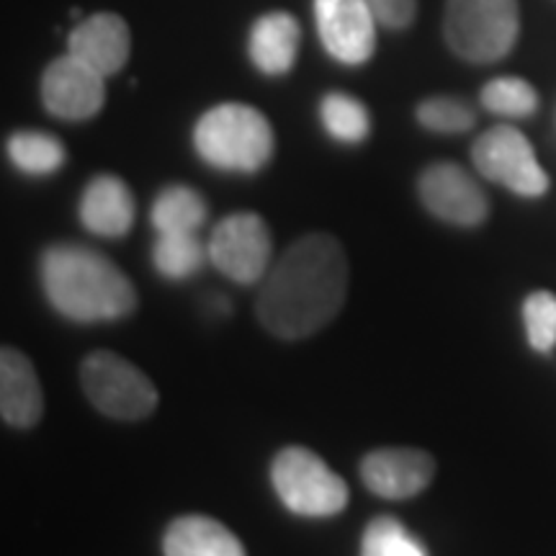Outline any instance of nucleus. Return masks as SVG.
I'll return each mask as SVG.
<instances>
[{
	"label": "nucleus",
	"mask_w": 556,
	"mask_h": 556,
	"mask_svg": "<svg viewBox=\"0 0 556 556\" xmlns=\"http://www.w3.org/2000/svg\"><path fill=\"white\" fill-rule=\"evenodd\" d=\"M351 266L345 248L330 232H309L278 255L261 281L255 315L270 336L304 340L340 315Z\"/></svg>",
	"instance_id": "obj_1"
},
{
	"label": "nucleus",
	"mask_w": 556,
	"mask_h": 556,
	"mask_svg": "<svg viewBox=\"0 0 556 556\" xmlns=\"http://www.w3.org/2000/svg\"><path fill=\"white\" fill-rule=\"evenodd\" d=\"M39 278L47 302L73 323H114L137 309V289L129 276L99 250L78 242L47 248Z\"/></svg>",
	"instance_id": "obj_2"
},
{
	"label": "nucleus",
	"mask_w": 556,
	"mask_h": 556,
	"mask_svg": "<svg viewBox=\"0 0 556 556\" xmlns=\"http://www.w3.org/2000/svg\"><path fill=\"white\" fill-rule=\"evenodd\" d=\"M193 148L217 170L258 173L274 157L276 137L263 111L229 101L201 114L193 127Z\"/></svg>",
	"instance_id": "obj_3"
},
{
	"label": "nucleus",
	"mask_w": 556,
	"mask_h": 556,
	"mask_svg": "<svg viewBox=\"0 0 556 556\" xmlns=\"http://www.w3.org/2000/svg\"><path fill=\"white\" fill-rule=\"evenodd\" d=\"M520 34L518 0H446L443 39L458 60L490 65L507 58Z\"/></svg>",
	"instance_id": "obj_4"
},
{
	"label": "nucleus",
	"mask_w": 556,
	"mask_h": 556,
	"mask_svg": "<svg viewBox=\"0 0 556 556\" xmlns=\"http://www.w3.org/2000/svg\"><path fill=\"white\" fill-rule=\"evenodd\" d=\"M270 482L278 500L302 518H332L351 500L345 479L304 446L278 451L270 464Z\"/></svg>",
	"instance_id": "obj_5"
},
{
	"label": "nucleus",
	"mask_w": 556,
	"mask_h": 556,
	"mask_svg": "<svg viewBox=\"0 0 556 556\" xmlns=\"http://www.w3.org/2000/svg\"><path fill=\"white\" fill-rule=\"evenodd\" d=\"M80 387L99 413L124 422L144 420L160 402L148 374L114 351H93L83 358Z\"/></svg>",
	"instance_id": "obj_6"
},
{
	"label": "nucleus",
	"mask_w": 556,
	"mask_h": 556,
	"mask_svg": "<svg viewBox=\"0 0 556 556\" xmlns=\"http://www.w3.org/2000/svg\"><path fill=\"white\" fill-rule=\"evenodd\" d=\"M208 261L229 281L242 287L261 283L274 266V240L266 219L253 212H238L222 219L208 240Z\"/></svg>",
	"instance_id": "obj_7"
},
{
	"label": "nucleus",
	"mask_w": 556,
	"mask_h": 556,
	"mask_svg": "<svg viewBox=\"0 0 556 556\" xmlns=\"http://www.w3.org/2000/svg\"><path fill=\"white\" fill-rule=\"evenodd\" d=\"M471 160L484 178L518 197L536 199L548 191V176L539 165L533 144L516 127L500 124L486 129L471 148Z\"/></svg>",
	"instance_id": "obj_8"
},
{
	"label": "nucleus",
	"mask_w": 556,
	"mask_h": 556,
	"mask_svg": "<svg viewBox=\"0 0 556 556\" xmlns=\"http://www.w3.org/2000/svg\"><path fill=\"white\" fill-rule=\"evenodd\" d=\"M41 103L62 122H88L106 103V78L67 52L41 75Z\"/></svg>",
	"instance_id": "obj_9"
},
{
	"label": "nucleus",
	"mask_w": 556,
	"mask_h": 556,
	"mask_svg": "<svg viewBox=\"0 0 556 556\" xmlns=\"http://www.w3.org/2000/svg\"><path fill=\"white\" fill-rule=\"evenodd\" d=\"M323 47L340 65H364L377 52V18L366 0H315Z\"/></svg>",
	"instance_id": "obj_10"
},
{
	"label": "nucleus",
	"mask_w": 556,
	"mask_h": 556,
	"mask_svg": "<svg viewBox=\"0 0 556 556\" xmlns=\"http://www.w3.org/2000/svg\"><path fill=\"white\" fill-rule=\"evenodd\" d=\"M422 206L433 217L456 227H477L490 214V201L479 184L456 163H433L417 178Z\"/></svg>",
	"instance_id": "obj_11"
},
{
	"label": "nucleus",
	"mask_w": 556,
	"mask_h": 556,
	"mask_svg": "<svg viewBox=\"0 0 556 556\" xmlns=\"http://www.w3.org/2000/svg\"><path fill=\"white\" fill-rule=\"evenodd\" d=\"M366 490L384 500H409L428 490L435 477V458L428 451L389 446L377 448L361 462Z\"/></svg>",
	"instance_id": "obj_12"
},
{
	"label": "nucleus",
	"mask_w": 556,
	"mask_h": 556,
	"mask_svg": "<svg viewBox=\"0 0 556 556\" xmlns=\"http://www.w3.org/2000/svg\"><path fill=\"white\" fill-rule=\"evenodd\" d=\"M67 52L101 73L103 78L122 73L131 54L127 21L119 13H93L70 31Z\"/></svg>",
	"instance_id": "obj_13"
},
{
	"label": "nucleus",
	"mask_w": 556,
	"mask_h": 556,
	"mask_svg": "<svg viewBox=\"0 0 556 556\" xmlns=\"http://www.w3.org/2000/svg\"><path fill=\"white\" fill-rule=\"evenodd\" d=\"M137 204L129 186L119 176L101 173L83 189L78 217L88 232L99 238H124L135 225Z\"/></svg>",
	"instance_id": "obj_14"
},
{
	"label": "nucleus",
	"mask_w": 556,
	"mask_h": 556,
	"mask_svg": "<svg viewBox=\"0 0 556 556\" xmlns=\"http://www.w3.org/2000/svg\"><path fill=\"white\" fill-rule=\"evenodd\" d=\"M0 415L11 428H34L45 415L37 368L18 348L0 351Z\"/></svg>",
	"instance_id": "obj_15"
},
{
	"label": "nucleus",
	"mask_w": 556,
	"mask_h": 556,
	"mask_svg": "<svg viewBox=\"0 0 556 556\" xmlns=\"http://www.w3.org/2000/svg\"><path fill=\"white\" fill-rule=\"evenodd\" d=\"M302 47V26L287 11L263 13L253 21L248 37V54L255 70L268 78L287 75L299 58Z\"/></svg>",
	"instance_id": "obj_16"
},
{
	"label": "nucleus",
	"mask_w": 556,
	"mask_h": 556,
	"mask_svg": "<svg viewBox=\"0 0 556 556\" xmlns=\"http://www.w3.org/2000/svg\"><path fill=\"white\" fill-rule=\"evenodd\" d=\"M165 556H245L240 539L208 516H180L163 536Z\"/></svg>",
	"instance_id": "obj_17"
},
{
	"label": "nucleus",
	"mask_w": 556,
	"mask_h": 556,
	"mask_svg": "<svg viewBox=\"0 0 556 556\" xmlns=\"http://www.w3.org/2000/svg\"><path fill=\"white\" fill-rule=\"evenodd\" d=\"M150 222L157 235L197 232L206 222V201L191 186H165L155 197V201H152Z\"/></svg>",
	"instance_id": "obj_18"
},
{
	"label": "nucleus",
	"mask_w": 556,
	"mask_h": 556,
	"mask_svg": "<svg viewBox=\"0 0 556 556\" xmlns=\"http://www.w3.org/2000/svg\"><path fill=\"white\" fill-rule=\"evenodd\" d=\"M9 157L26 176H52L67 160L65 144L39 129H21L9 139Z\"/></svg>",
	"instance_id": "obj_19"
},
{
	"label": "nucleus",
	"mask_w": 556,
	"mask_h": 556,
	"mask_svg": "<svg viewBox=\"0 0 556 556\" xmlns=\"http://www.w3.org/2000/svg\"><path fill=\"white\" fill-rule=\"evenodd\" d=\"M208 258V248L201 245L197 232L157 235L152 245V266L168 281H186L197 276L204 261Z\"/></svg>",
	"instance_id": "obj_20"
},
{
	"label": "nucleus",
	"mask_w": 556,
	"mask_h": 556,
	"mask_svg": "<svg viewBox=\"0 0 556 556\" xmlns=\"http://www.w3.org/2000/svg\"><path fill=\"white\" fill-rule=\"evenodd\" d=\"M319 122L332 139L345 144H361L371 131V116H368L364 101L340 93V90H330L323 96Z\"/></svg>",
	"instance_id": "obj_21"
},
{
	"label": "nucleus",
	"mask_w": 556,
	"mask_h": 556,
	"mask_svg": "<svg viewBox=\"0 0 556 556\" xmlns=\"http://www.w3.org/2000/svg\"><path fill=\"white\" fill-rule=\"evenodd\" d=\"M482 106L490 114L507 116V119H526L539 109V96L523 78H495L479 93Z\"/></svg>",
	"instance_id": "obj_22"
},
{
	"label": "nucleus",
	"mask_w": 556,
	"mask_h": 556,
	"mask_svg": "<svg viewBox=\"0 0 556 556\" xmlns=\"http://www.w3.org/2000/svg\"><path fill=\"white\" fill-rule=\"evenodd\" d=\"M417 122L435 135H462L475 127L477 114L467 101L456 96H430L415 109Z\"/></svg>",
	"instance_id": "obj_23"
},
{
	"label": "nucleus",
	"mask_w": 556,
	"mask_h": 556,
	"mask_svg": "<svg viewBox=\"0 0 556 556\" xmlns=\"http://www.w3.org/2000/svg\"><path fill=\"white\" fill-rule=\"evenodd\" d=\"M361 556H428L426 546L397 518L381 516L368 523L364 541H361Z\"/></svg>",
	"instance_id": "obj_24"
},
{
	"label": "nucleus",
	"mask_w": 556,
	"mask_h": 556,
	"mask_svg": "<svg viewBox=\"0 0 556 556\" xmlns=\"http://www.w3.org/2000/svg\"><path fill=\"white\" fill-rule=\"evenodd\" d=\"M523 323L528 343L539 353H548L556 345V296L552 291H533L523 304Z\"/></svg>",
	"instance_id": "obj_25"
},
{
	"label": "nucleus",
	"mask_w": 556,
	"mask_h": 556,
	"mask_svg": "<svg viewBox=\"0 0 556 556\" xmlns=\"http://www.w3.org/2000/svg\"><path fill=\"white\" fill-rule=\"evenodd\" d=\"M379 26L389 31L409 29L417 18V0H366Z\"/></svg>",
	"instance_id": "obj_26"
}]
</instances>
